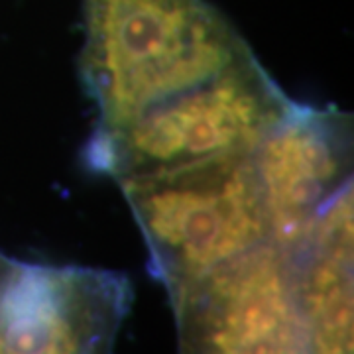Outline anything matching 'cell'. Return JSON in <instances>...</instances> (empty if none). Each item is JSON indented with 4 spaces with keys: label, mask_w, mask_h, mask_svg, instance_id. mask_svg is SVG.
Listing matches in <instances>:
<instances>
[{
    "label": "cell",
    "mask_w": 354,
    "mask_h": 354,
    "mask_svg": "<svg viewBox=\"0 0 354 354\" xmlns=\"http://www.w3.org/2000/svg\"><path fill=\"white\" fill-rule=\"evenodd\" d=\"M81 79L99 118L127 122L144 109L256 57L207 0H81Z\"/></svg>",
    "instance_id": "cell-1"
},
{
    "label": "cell",
    "mask_w": 354,
    "mask_h": 354,
    "mask_svg": "<svg viewBox=\"0 0 354 354\" xmlns=\"http://www.w3.org/2000/svg\"><path fill=\"white\" fill-rule=\"evenodd\" d=\"M293 101L252 57L156 102L116 127L93 128L91 171L120 181L211 160L250 156Z\"/></svg>",
    "instance_id": "cell-2"
},
{
    "label": "cell",
    "mask_w": 354,
    "mask_h": 354,
    "mask_svg": "<svg viewBox=\"0 0 354 354\" xmlns=\"http://www.w3.org/2000/svg\"><path fill=\"white\" fill-rule=\"evenodd\" d=\"M118 185L153 278L167 291L270 239L250 156L127 177Z\"/></svg>",
    "instance_id": "cell-3"
},
{
    "label": "cell",
    "mask_w": 354,
    "mask_h": 354,
    "mask_svg": "<svg viewBox=\"0 0 354 354\" xmlns=\"http://www.w3.org/2000/svg\"><path fill=\"white\" fill-rule=\"evenodd\" d=\"M167 295L181 353H309L295 252L270 239Z\"/></svg>",
    "instance_id": "cell-4"
},
{
    "label": "cell",
    "mask_w": 354,
    "mask_h": 354,
    "mask_svg": "<svg viewBox=\"0 0 354 354\" xmlns=\"http://www.w3.org/2000/svg\"><path fill=\"white\" fill-rule=\"evenodd\" d=\"M132 299L120 272L16 260L0 290V354L109 353Z\"/></svg>",
    "instance_id": "cell-5"
},
{
    "label": "cell",
    "mask_w": 354,
    "mask_h": 354,
    "mask_svg": "<svg viewBox=\"0 0 354 354\" xmlns=\"http://www.w3.org/2000/svg\"><path fill=\"white\" fill-rule=\"evenodd\" d=\"M270 241L295 250L319 213L353 185V116L293 102L250 153Z\"/></svg>",
    "instance_id": "cell-6"
},
{
    "label": "cell",
    "mask_w": 354,
    "mask_h": 354,
    "mask_svg": "<svg viewBox=\"0 0 354 354\" xmlns=\"http://www.w3.org/2000/svg\"><path fill=\"white\" fill-rule=\"evenodd\" d=\"M293 252L309 353H353V185L319 213Z\"/></svg>",
    "instance_id": "cell-7"
},
{
    "label": "cell",
    "mask_w": 354,
    "mask_h": 354,
    "mask_svg": "<svg viewBox=\"0 0 354 354\" xmlns=\"http://www.w3.org/2000/svg\"><path fill=\"white\" fill-rule=\"evenodd\" d=\"M14 264H16V260H14V258L0 252V290H2L4 281H6V278H8V274L12 272Z\"/></svg>",
    "instance_id": "cell-8"
}]
</instances>
